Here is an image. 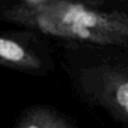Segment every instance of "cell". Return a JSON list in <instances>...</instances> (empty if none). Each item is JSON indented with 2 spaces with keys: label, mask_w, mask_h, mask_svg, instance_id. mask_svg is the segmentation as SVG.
Listing matches in <instances>:
<instances>
[{
  "label": "cell",
  "mask_w": 128,
  "mask_h": 128,
  "mask_svg": "<svg viewBox=\"0 0 128 128\" xmlns=\"http://www.w3.org/2000/svg\"><path fill=\"white\" fill-rule=\"evenodd\" d=\"M17 128H73L62 116L47 108H33L19 122Z\"/></svg>",
  "instance_id": "obj_4"
},
{
  "label": "cell",
  "mask_w": 128,
  "mask_h": 128,
  "mask_svg": "<svg viewBox=\"0 0 128 128\" xmlns=\"http://www.w3.org/2000/svg\"><path fill=\"white\" fill-rule=\"evenodd\" d=\"M12 22L58 38L101 45L128 42V18L115 12L89 8L70 0L22 3L4 13Z\"/></svg>",
  "instance_id": "obj_1"
},
{
  "label": "cell",
  "mask_w": 128,
  "mask_h": 128,
  "mask_svg": "<svg viewBox=\"0 0 128 128\" xmlns=\"http://www.w3.org/2000/svg\"><path fill=\"white\" fill-rule=\"evenodd\" d=\"M99 76L98 94L101 101L128 123V73L106 69Z\"/></svg>",
  "instance_id": "obj_2"
},
{
  "label": "cell",
  "mask_w": 128,
  "mask_h": 128,
  "mask_svg": "<svg viewBox=\"0 0 128 128\" xmlns=\"http://www.w3.org/2000/svg\"><path fill=\"white\" fill-rule=\"evenodd\" d=\"M46 0H24L23 3H27V4H37V3H41L44 2Z\"/></svg>",
  "instance_id": "obj_5"
},
{
  "label": "cell",
  "mask_w": 128,
  "mask_h": 128,
  "mask_svg": "<svg viewBox=\"0 0 128 128\" xmlns=\"http://www.w3.org/2000/svg\"><path fill=\"white\" fill-rule=\"evenodd\" d=\"M0 64L22 70H38L42 67V61L34 51L4 36H0Z\"/></svg>",
  "instance_id": "obj_3"
}]
</instances>
